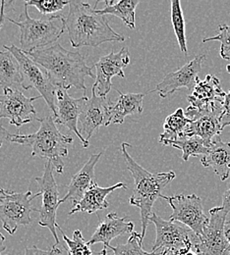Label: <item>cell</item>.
Segmentation results:
<instances>
[{
  "instance_id": "277c9868",
  "label": "cell",
  "mask_w": 230,
  "mask_h": 255,
  "mask_svg": "<svg viewBox=\"0 0 230 255\" xmlns=\"http://www.w3.org/2000/svg\"><path fill=\"white\" fill-rule=\"evenodd\" d=\"M39 122L37 131L31 134L15 133L10 136V142L30 146L33 157L45 158L50 161L58 174L64 171L62 158L68 156V148L73 143V138L60 132L53 115L44 118H34Z\"/></svg>"
},
{
  "instance_id": "4dcf8cb0",
  "label": "cell",
  "mask_w": 230,
  "mask_h": 255,
  "mask_svg": "<svg viewBox=\"0 0 230 255\" xmlns=\"http://www.w3.org/2000/svg\"><path fill=\"white\" fill-rule=\"evenodd\" d=\"M28 6L35 7L42 15H50L55 14L59 11H61L66 5L70 4V1L64 0H43V1H37V0H30L24 2Z\"/></svg>"
},
{
  "instance_id": "f35d334b",
  "label": "cell",
  "mask_w": 230,
  "mask_h": 255,
  "mask_svg": "<svg viewBox=\"0 0 230 255\" xmlns=\"http://www.w3.org/2000/svg\"><path fill=\"white\" fill-rule=\"evenodd\" d=\"M225 236L230 244V221L225 225Z\"/></svg>"
},
{
  "instance_id": "60d3db41",
  "label": "cell",
  "mask_w": 230,
  "mask_h": 255,
  "mask_svg": "<svg viewBox=\"0 0 230 255\" xmlns=\"http://www.w3.org/2000/svg\"><path fill=\"white\" fill-rule=\"evenodd\" d=\"M97 255H107V252H106V248H104L99 254H97Z\"/></svg>"
},
{
  "instance_id": "4fadbf2b",
  "label": "cell",
  "mask_w": 230,
  "mask_h": 255,
  "mask_svg": "<svg viewBox=\"0 0 230 255\" xmlns=\"http://www.w3.org/2000/svg\"><path fill=\"white\" fill-rule=\"evenodd\" d=\"M39 98L41 96L27 97L20 90H3V95L0 96V119L6 118L17 128L31 123L34 120L32 116L36 114L33 102Z\"/></svg>"
},
{
  "instance_id": "484cf974",
  "label": "cell",
  "mask_w": 230,
  "mask_h": 255,
  "mask_svg": "<svg viewBox=\"0 0 230 255\" xmlns=\"http://www.w3.org/2000/svg\"><path fill=\"white\" fill-rule=\"evenodd\" d=\"M190 123L191 120L185 116V111L182 108H178L165 119V131L160 135V142L165 145L169 141L183 137L184 131Z\"/></svg>"
},
{
  "instance_id": "8d00e7d4",
  "label": "cell",
  "mask_w": 230,
  "mask_h": 255,
  "mask_svg": "<svg viewBox=\"0 0 230 255\" xmlns=\"http://www.w3.org/2000/svg\"><path fill=\"white\" fill-rule=\"evenodd\" d=\"M10 136L11 133L0 124V147L3 145L5 141H10Z\"/></svg>"
},
{
  "instance_id": "83f0119b",
  "label": "cell",
  "mask_w": 230,
  "mask_h": 255,
  "mask_svg": "<svg viewBox=\"0 0 230 255\" xmlns=\"http://www.w3.org/2000/svg\"><path fill=\"white\" fill-rule=\"evenodd\" d=\"M171 22L173 30L175 32L180 50L184 54H188L187 44H186V34H185V20L183 11L181 8V2L179 0L171 1Z\"/></svg>"
},
{
  "instance_id": "74e56055",
  "label": "cell",
  "mask_w": 230,
  "mask_h": 255,
  "mask_svg": "<svg viewBox=\"0 0 230 255\" xmlns=\"http://www.w3.org/2000/svg\"><path fill=\"white\" fill-rule=\"evenodd\" d=\"M4 243H5V237L2 234H0V255H3L2 253L6 250V246Z\"/></svg>"
},
{
  "instance_id": "7bdbcfd3",
  "label": "cell",
  "mask_w": 230,
  "mask_h": 255,
  "mask_svg": "<svg viewBox=\"0 0 230 255\" xmlns=\"http://www.w3.org/2000/svg\"><path fill=\"white\" fill-rule=\"evenodd\" d=\"M161 255H169V254H168L167 252H164V253H163Z\"/></svg>"
},
{
  "instance_id": "ab89813d",
  "label": "cell",
  "mask_w": 230,
  "mask_h": 255,
  "mask_svg": "<svg viewBox=\"0 0 230 255\" xmlns=\"http://www.w3.org/2000/svg\"><path fill=\"white\" fill-rule=\"evenodd\" d=\"M181 255H197V254L192 250V251H190V252H187V253H185V254H182Z\"/></svg>"
},
{
  "instance_id": "e0dca14e",
  "label": "cell",
  "mask_w": 230,
  "mask_h": 255,
  "mask_svg": "<svg viewBox=\"0 0 230 255\" xmlns=\"http://www.w3.org/2000/svg\"><path fill=\"white\" fill-rule=\"evenodd\" d=\"M88 100L86 96L81 98H74L68 94L64 89L56 90V115L54 116L55 123L67 128L70 131H73L80 139L85 148L89 146V142L81 135L78 122L84 103Z\"/></svg>"
},
{
  "instance_id": "d4e9b609",
  "label": "cell",
  "mask_w": 230,
  "mask_h": 255,
  "mask_svg": "<svg viewBox=\"0 0 230 255\" xmlns=\"http://www.w3.org/2000/svg\"><path fill=\"white\" fill-rule=\"evenodd\" d=\"M105 7L96 9L99 15H112L120 18L126 26L130 29H135V12L139 5V0H121V1H104Z\"/></svg>"
},
{
  "instance_id": "ac0fdd59",
  "label": "cell",
  "mask_w": 230,
  "mask_h": 255,
  "mask_svg": "<svg viewBox=\"0 0 230 255\" xmlns=\"http://www.w3.org/2000/svg\"><path fill=\"white\" fill-rule=\"evenodd\" d=\"M227 93L221 87L220 80L214 75H207L204 81L198 80L191 96H188L190 107L203 110L213 104H223Z\"/></svg>"
},
{
  "instance_id": "836d02e7",
  "label": "cell",
  "mask_w": 230,
  "mask_h": 255,
  "mask_svg": "<svg viewBox=\"0 0 230 255\" xmlns=\"http://www.w3.org/2000/svg\"><path fill=\"white\" fill-rule=\"evenodd\" d=\"M223 114H222V126L225 128L230 126V91L227 94L225 100L222 104Z\"/></svg>"
},
{
  "instance_id": "3957f363",
  "label": "cell",
  "mask_w": 230,
  "mask_h": 255,
  "mask_svg": "<svg viewBox=\"0 0 230 255\" xmlns=\"http://www.w3.org/2000/svg\"><path fill=\"white\" fill-rule=\"evenodd\" d=\"M132 147L130 143L123 142L121 144V151L126 162L127 169L131 172L135 183L129 203L140 209L142 233L141 237L144 240L147 232L150 219L153 215V207L156 200L161 197L162 191L175 179L176 175L173 171L153 174L139 165L128 152V148Z\"/></svg>"
},
{
  "instance_id": "d590c367",
  "label": "cell",
  "mask_w": 230,
  "mask_h": 255,
  "mask_svg": "<svg viewBox=\"0 0 230 255\" xmlns=\"http://www.w3.org/2000/svg\"><path fill=\"white\" fill-rule=\"evenodd\" d=\"M222 208L229 214L230 212V187L228 191L225 192L224 194V199H223V205Z\"/></svg>"
},
{
  "instance_id": "e575fe53",
  "label": "cell",
  "mask_w": 230,
  "mask_h": 255,
  "mask_svg": "<svg viewBox=\"0 0 230 255\" xmlns=\"http://www.w3.org/2000/svg\"><path fill=\"white\" fill-rule=\"evenodd\" d=\"M13 2L12 1H2L1 2V6H0V29L2 28L5 20H7V12H8V8H10L9 6L12 5Z\"/></svg>"
},
{
  "instance_id": "5bb4252c",
  "label": "cell",
  "mask_w": 230,
  "mask_h": 255,
  "mask_svg": "<svg viewBox=\"0 0 230 255\" xmlns=\"http://www.w3.org/2000/svg\"><path fill=\"white\" fill-rule=\"evenodd\" d=\"M130 53L127 47H122L118 52H110L109 54L100 57L95 64L97 71L96 83L98 95L105 97L112 89V78L114 76L125 78L124 69L130 64Z\"/></svg>"
},
{
  "instance_id": "6da1fadb",
  "label": "cell",
  "mask_w": 230,
  "mask_h": 255,
  "mask_svg": "<svg viewBox=\"0 0 230 255\" xmlns=\"http://www.w3.org/2000/svg\"><path fill=\"white\" fill-rule=\"evenodd\" d=\"M26 54L45 70L56 89L68 91L75 88L86 92V78L96 79L93 68L88 66L81 53L69 51L59 43Z\"/></svg>"
},
{
  "instance_id": "ba28073f",
  "label": "cell",
  "mask_w": 230,
  "mask_h": 255,
  "mask_svg": "<svg viewBox=\"0 0 230 255\" xmlns=\"http://www.w3.org/2000/svg\"><path fill=\"white\" fill-rule=\"evenodd\" d=\"M18 61L23 78V90L35 89L45 100L53 116L56 115V88L50 82L47 73L43 68L32 60L29 55L15 45H3Z\"/></svg>"
},
{
  "instance_id": "5b68a950",
  "label": "cell",
  "mask_w": 230,
  "mask_h": 255,
  "mask_svg": "<svg viewBox=\"0 0 230 255\" xmlns=\"http://www.w3.org/2000/svg\"><path fill=\"white\" fill-rule=\"evenodd\" d=\"M7 20L19 27L21 50L25 53H32L43 49L47 45H53L66 29L64 16L52 15L33 19L28 12V5L25 3L19 21L11 18Z\"/></svg>"
},
{
  "instance_id": "ffe728a7",
  "label": "cell",
  "mask_w": 230,
  "mask_h": 255,
  "mask_svg": "<svg viewBox=\"0 0 230 255\" xmlns=\"http://www.w3.org/2000/svg\"><path fill=\"white\" fill-rule=\"evenodd\" d=\"M101 153L91 155L90 159L86 162L83 168L72 176L70 184L68 186V191L63 198L60 199L59 203L62 204L67 200H71L75 205L79 202L86 191H88L96 182H95V168Z\"/></svg>"
},
{
  "instance_id": "f546056e",
  "label": "cell",
  "mask_w": 230,
  "mask_h": 255,
  "mask_svg": "<svg viewBox=\"0 0 230 255\" xmlns=\"http://www.w3.org/2000/svg\"><path fill=\"white\" fill-rule=\"evenodd\" d=\"M57 230H59L63 236V239L68 247V255H93L95 254L91 250L89 244L84 240L80 230L74 231L72 240L66 236L59 225L57 226Z\"/></svg>"
},
{
  "instance_id": "d6986e66",
  "label": "cell",
  "mask_w": 230,
  "mask_h": 255,
  "mask_svg": "<svg viewBox=\"0 0 230 255\" xmlns=\"http://www.w3.org/2000/svg\"><path fill=\"white\" fill-rule=\"evenodd\" d=\"M135 224L131 221H127V218H121L115 212H110L106 215V217L100 221L88 242L89 246H93L96 244H102L104 248H108L110 246V242L124 234H132L134 232Z\"/></svg>"
},
{
  "instance_id": "f1b7e54d",
  "label": "cell",
  "mask_w": 230,
  "mask_h": 255,
  "mask_svg": "<svg viewBox=\"0 0 230 255\" xmlns=\"http://www.w3.org/2000/svg\"><path fill=\"white\" fill-rule=\"evenodd\" d=\"M143 240L141 234L133 232L128 240L124 245H117L116 247L109 246V249L112 252V255H161L158 253H148L144 251L142 246Z\"/></svg>"
},
{
  "instance_id": "9a60e30c",
  "label": "cell",
  "mask_w": 230,
  "mask_h": 255,
  "mask_svg": "<svg viewBox=\"0 0 230 255\" xmlns=\"http://www.w3.org/2000/svg\"><path fill=\"white\" fill-rule=\"evenodd\" d=\"M110 101L101 97L97 93V87L92 88V97L84 103L79 117V131L86 141L89 142L95 131L101 126H105Z\"/></svg>"
},
{
  "instance_id": "b9f144b4",
  "label": "cell",
  "mask_w": 230,
  "mask_h": 255,
  "mask_svg": "<svg viewBox=\"0 0 230 255\" xmlns=\"http://www.w3.org/2000/svg\"><path fill=\"white\" fill-rule=\"evenodd\" d=\"M227 70H228V72L230 74V65H228V66H227Z\"/></svg>"
},
{
  "instance_id": "52a82bcc",
  "label": "cell",
  "mask_w": 230,
  "mask_h": 255,
  "mask_svg": "<svg viewBox=\"0 0 230 255\" xmlns=\"http://www.w3.org/2000/svg\"><path fill=\"white\" fill-rule=\"evenodd\" d=\"M40 195L39 191L34 194L30 191L19 193L0 188V220L2 228L10 236L16 233L19 226L32 223L31 213L36 211L32 200Z\"/></svg>"
},
{
  "instance_id": "4316f807",
  "label": "cell",
  "mask_w": 230,
  "mask_h": 255,
  "mask_svg": "<svg viewBox=\"0 0 230 255\" xmlns=\"http://www.w3.org/2000/svg\"><path fill=\"white\" fill-rule=\"evenodd\" d=\"M165 145L182 150V159L184 161H188L191 156L197 157L199 155H206L211 147L199 136H183L176 140L169 141Z\"/></svg>"
},
{
  "instance_id": "7a4b0ae2",
  "label": "cell",
  "mask_w": 230,
  "mask_h": 255,
  "mask_svg": "<svg viewBox=\"0 0 230 255\" xmlns=\"http://www.w3.org/2000/svg\"><path fill=\"white\" fill-rule=\"evenodd\" d=\"M95 8L83 1H70L64 21L73 47H98L105 42L125 40V36L115 32L105 16L98 14Z\"/></svg>"
},
{
  "instance_id": "1f68e13d",
  "label": "cell",
  "mask_w": 230,
  "mask_h": 255,
  "mask_svg": "<svg viewBox=\"0 0 230 255\" xmlns=\"http://www.w3.org/2000/svg\"><path fill=\"white\" fill-rule=\"evenodd\" d=\"M217 40L221 42V56L225 60H230V26L222 24L219 27V33L215 36L206 37L203 42Z\"/></svg>"
},
{
  "instance_id": "44dd1931",
  "label": "cell",
  "mask_w": 230,
  "mask_h": 255,
  "mask_svg": "<svg viewBox=\"0 0 230 255\" xmlns=\"http://www.w3.org/2000/svg\"><path fill=\"white\" fill-rule=\"evenodd\" d=\"M201 162L205 168L212 169L222 181H227L230 175V141H224L221 135L217 136Z\"/></svg>"
},
{
  "instance_id": "8992f818",
  "label": "cell",
  "mask_w": 230,
  "mask_h": 255,
  "mask_svg": "<svg viewBox=\"0 0 230 255\" xmlns=\"http://www.w3.org/2000/svg\"><path fill=\"white\" fill-rule=\"evenodd\" d=\"M150 222L155 224L157 232L153 253L167 252L169 255H181L192 251L197 243L199 238L193 231L178 222L166 221L156 213H153Z\"/></svg>"
},
{
  "instance_id": "30bf717a",
  "label": "cell",
  "mask_w": 230,
  "mask_h": 255,
  "mask_svg": "<svg viewBox=\"0 0 230 255\" xmlns=\"http://www.w3.org/2000/svg\"><path fill=\"white\" fill-rule=\"evenodd\" d=\"M172 208L169 221L178 222L189 228L198 238L202 237L204 231L210 222V218L204 212L201 197L196 194H177L172 196L162 195Z\"/></svg>"
},
{
  "instance_id": "7c38bea8",
  "label": "cell",
  "mask_w": 230,
  "mask_h": 255,
  "mask_svg": "<svg viewBox=\"0 0 230 255\" xmlns=\"http://www.w3.org/2000/svg\"><path fill=\"white\" fill-rule=\"evenodd\" d=\"M223 106L221 103L213 104L203 110L187 107L185 116L191 120L186 128L183 136H199L209 146L212 145L214 137L221 135L224 128L222 126Z\"/></svg>"
},
{
  "instance_id": "d6a6232c",
  "label": "cell",
  "mask_w": 230,
  "mask_h": 255,
  "mask_svg": "<svg viewBox=\"0 0 230 255\" xmlns=\"http://www.w3.org/2000/svg\"><path fill=\"white\" fill-rule=\"evenodd\" d=\"M62 252L54 245L50 250H40L35 246H32L30 248H26L25 255H61Z\"/></svg>"
},
{
  "instance_id": "603a6c76",
  "label": "cell",
  "mask_w": 230,
  "mask_h": 255,
  "mask_svg": "<svg viewBox=\"0 0 230 255\" xmlns=\"http://www.w3.org/2000/svg\"><path fill=\"white\" fill-rule=\"evenodd\" d=\"M119 98L112 104L110 102L108 118L105 127L110 125H121L125 117L143 112L144 94H121L119 91Z\"/></svg>"
},
{
  "instance_id": "9c48e42d",
  "label": "cell",
  "mask_w": 230,
  "mask_h": 255,
  "mask_svg": "<svg viewBox=\"0 0 230 255\" xmlns=\"http://www.w3.org/2000/svg\"><path fill=\"white\" fill-rule=\"evenodd\" d=\"M53 170L54 167L52 163L50 161H46L42 176L35 178L34 181L37 183L41 194V206L37 210L39 214L38 224L41 227L47 228L51 232L55 240V246H57L59 245V239L56 232L58 226L56 223V214L57 208L60 205V199Z\"/></svg>"
},
{
  "instance_id": "7402d4cb",
  "label": "cell",
  "mask_w": 230,
  "mask_h": 255,
  "mask_svg": "<svg viewBox=\"0 0 230 255\" xmlns=\"http://www.w3.org/2000/svg\"><path fill=\"white\" fill-rule=\"evenodd\" d=\"M116 189L127 190V186L123 183H118L114 186L108 188H100L97 183H95L82 197V199L77 202L68 215H73L77 212L85 213H96L99 210L106 209L109 206V203L106 200V197Z\"/></svg>"
},
{
  "instance_id": "8fae6325",
  "label": "cell",
  "mask_w": 230,
  "mask_h": 255,
  "mask_svg": "<svg viewBox=\"0 0 230 255\" xmlns=\"http://www.w3.org/2000/svg\"><path fill=\"white\" fill-rule=\"evenodd\" d=\"M210 222L193 247L197 255H230V244L225 236L228 213L220 207L210 210Z\"/></svg>"
},
{
  "instance_id": "cb8c5ba5",
  "label": "cell",
  "mask_w": 230,
  "mask_h": 255,
  "mask_svg": "<svg viewBox=\"0 0 230 255\" xmlns=\"http://www.w3.org/2000/svg\"><path fill=\"white\" fill-rule=\"evenodd\" d=\"M0 87L5 89H23L20 65L9 51H0Z\"/></svg>"
},
{
  "instance_id": "2e32d148",
  "label": "cell",
  "mask_w": 230,
  "mask_h": 255,
  "mask_svg": "<svg viewBox=\"0 0 230 255\" xmlns=\"http://www.w3.org/2000/svg\"><path fill=\"white\" fill-rule=\"evenodd\" d=\"M206 56L200 54L179 70L167 74L165 79L157 86L156 92L159 93L161 97L165 98L181 89H187L189 91L194 90L199 80L198 75L203 68Z\"/></svg>"
}]
</instances>
